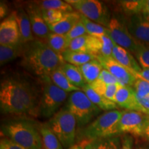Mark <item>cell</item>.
I'll return each instance as SVG.
<instances>
[{
	"label": "cell",
	"mask_w": 149,
	"mask_h": 149,
	"mask_svg": "<svg viewBox=\"0 0 149 149\" xmlns=\"http://www.w3.org/2000/svg\"><path fill=\"white\" fill-rule=\"evenodd\" d=\"M40 94L34 84L22 76H6L0 84V108L3 114L37 115Z\"/></svg>",
	"instance_id": "1"
},
{
	"label": "cell",
	"mask_w": 149,
	"mask_h": 149,
	"mask_svg": "<svg viewBox=\"0 0 149 149\" xmlns=\"http://www.w3.org/2000/svg\"><path fill=\"white\" fill-rule=\"evenodd\" d=\"M65 62L62 56L52 50L45 41L35 38L24 44L20 64L40 78L50 76Z\"/></svg>",
	"instance_id": "2"
},
{
	"label": "cell",
	"mask_w": 149,
	"mask_h": 149,
	"mask_svg": "<svg viewBox=\"0 0 149 149\" xmlns=\"http://www.w3.org/2000/svg\"><path fill=\"white\" fill-rule=\"evenodd\" d=\"M1 134L27 149H43L40 124L31 119L20 117L4 121Z\"/></svg>",
	"instance_id": "3"
},
{
	"label": "cell",
	"mask_w": 149,
	"mask_h": 149,
	"mask_svg": "<svg viewBox=\"0 0 149 149\" xmlns=\"http://www.w3.org/2000/svg\"><path fill=\"white\" fill-rule=\"evenodd\" d=\"M122 115L119 110L107 111L100 115L93 122L78 130L77 141H89L94 139L120 135L118 125Z\"/></svg>",
	"instance_id": "4"
},
{
	"label": "cell",
	"mask_w": 149,
	"mask_h": 149,
	"mask_svg": "<svg viewBox=\"0 0 149 149\" xmlns=\"http://www.w3.org/2000/svg\"><path fill=\"white\" fill-rule=\"evenodd\" d=\"M42 92L37 109V115L51 118L58 112L68 98V93L61 90L53 82L50 76L40 78Z\"/></svg>",
	"instance_id": "5"
},
{
	"label": "cell",
	"mask_w": 149,
	"mask_h": 149,
	"mask_svg": "<svg viewBox=\"0 0 149 149\" xmlns=\"http://www.w3.org/2000/svg\"><path fill=\"white\" fill-rule=\"evenodd\" d=\"M65 107L75 117L78 130L90 124L102 111L81 90L70 93Z\"/></svg>",
	"instance_id": "6"
},
{
	"label": "cell",
	"mask_w": 149,
	"mask_h": 149,
	"mask_svg": "<svg viewBox=\"0 0 149 149\" xmlns=\"http://www.w3.org/2000/svg\"><path fill=\"white\" fill-rule=\"evenodd\" d=\"M65 149L74 145L77 137V120L66 107L61 109L47 122Z\"/></svg>",
	"instance_id": "7"
},
{
	"label": "cell",
	"mask_w": 149,
	"mask_h": 149,
	"mask_svg": "<svg viewBox=\"0 0 149 149\" xmlns=\"http://www.w3.org/2000/svg\"><path fill=\"white\" fill-rule=\"evenodd\" d=\"M82 15L91 21L107 28L111 15L107 6L97 0H68L66 1Z\"/></svg>",
	"instance_id": "8"
},
{
	"label": "cell",
	"mask_w": 149,
	"mask_h": 149,
	"mask_svg": "<svg viewBox=\"0 0 149 149\" xmlns=\"http://www.w3.org/2000/svg\"><path fill=\"white\" fill-rule=\"evenodd\" d=\"M107 35L115 44L128 50L131 53H135L139 42L130 33L125 19L116 16L111 17V21L107 27Z\"/></svg>",
	"instance_id": "9"
},
{
	"label": "cell",
	"mask_w": 149,
	"mask_h": 149,
	"mask_svg": "<svg viewBox=\"0 0 149 149\" xmlns=\"http://www.w3.org/2000/svg\"><path fill=\"white\" fill-rule=\"evenodd\" d=\"M149 116L138 111H122V115L119 122V134H130L135 136H141L145 123Z\"/></svg>",
	"instance_id": "10"
},
{
	"label": "cell",
	"mask_w": 149,
	"mask_h": 149,
	"mask_svg": "<svg viewBox=\"0 0 149 149\" xmlns=\"http://www.w3.org/2000/svg\"><path fill=\"white\" fill-rule=\"evenodd\" d=\"M104 69L107 70L116 78L121 85L133 87L137 80V77L131 70L117 62L113 57L96 56Z\"/></svg>",
	"instance_id": "11"
},
{
	"label": "cell",
	"mask_w": 149,
	"mask_h": 149,
	"mask_svg": "<svg viewBox=\"0 0 149 149\" xmlns=\"http://www.w3.org/2000/svg\"><path fill=\"white\" fill-rule=\"evenodd\" d=\"M25 10L29 15L34 36L38 40L46 41L51 31L43 18L42 10L35 1H31L27 3Z\"/></svg>",
	"instance_id": "12"
},
{
	"label": "cell",
	"mask_w": 149,
	"mask_h": 149,
	"mask_svg": "<svg viewBox=\"0 0 149 149\" xmlns=\"http://www.w3.org/2000/svg\"><path fill=\"white\" fill-rule=\"evenodd\" d=\"M21 35L15 12L0 24V45H16L20 43Z\"/></svg>",
	"instance_id": "13"
},
{
	"label": "cell",
	"mask_w": 149,
	"mask_h": 149,
	"mask_svg": "<svg viewBox=\"0 0 149 149\" xmlns=\"http://www.w3.org/2000/svg\"><path fill=\"white\" fill-rule=\"evenodd\" d=\"M126 23L130 34L137 42L149 44V22L141 15L128 16Z\"/></svg>",
	"instance_id": "14"
},
{
	"label": "cell",
	"mask_w": 149,
	"mask_h": 149,
	"mask_svg": "<svg viewBox=\"0 0 149 149\" xmlns=\"http://www.w3.org/2000/svg\"><path fill=\"white\" fill-rule=\"evenodd\" d=\"M114 102L117 104V107L125 109L127 111L143 113V109L139 103L135 91L133 87L119 85L115 97Z\"/></svg>",
	"instance_id": "15"
},
{
	"label": "cell",
	"mask_w": 149,
	"mask_h": 149,
	"mask_svg": "<svg viewBox=\"0 0 149 149\" xmlns=\"http://www.w3.org/2000/svg\"><path fill=\"white\" fill-rule=\"evenodd\" d=\"M101 43L99 37L85 35L72 40L67 50L73 51L88 52L97 56L100 54Z\"/></svg>",
	"instance_id": "16"
},
{
	"label": "cell",
	"mask_w": 149,
	"mask_h": 149,
	"mask_svg": "<svg viewBox=\"0 0 149 149\" xmlns=\"http://www.w3.org/2000/svg\"><path fill=\"white\" fill-rule=\"evenodd\" d=\"M112 57L122 66L131 70L135 76L136 74L140 72L142 69L133 54L128 50L121 47L115 43L113 44Z\"/></svg>",
	"instance_id": "17"
},
{
	"label": "cell",
	"mask_w": 149,
	"mask_h": 149,
	"mask_svg": "<svg viewBox=\"0 0 149 149\" xmlns=\"http://www.w3.org/2000/svg\"><path fill=\"white\" fill-rule=\"evenodd\" d=\"M14 12L21 35L20 43L22 44H26L30 42H32L35 38L33 35L31 21L26 10L25 8H18L17 10Z\"/></svg>",
	"instance_id": "18"
},
{
	"label": "cell",
	"mask_w": 149,
	"mask_h": 149,
	"mask_svg": "<svg viewBox=\"0 0 149 149\" xmlns=\"http://www.w3.org/2000/svg\"><path fill=\"white\" fill-rule=\"evenodd\" d=\"M80 13L77 11L66 13L61 20L57 24L48 26L52 33L66 35L77 22L80 21Z\"/></svg>",
	"instance_id": "19"
},
{
	"label": "cell",
	"mask_w": 149,
	"mask_h": 149,
	"mask_svg": "<svg viewBox=\"0 0 149 149\" xmlns=\"http://www.w3.org/2000/svg\"><path fill=\"white\" fill-rule=\"evenodd\" d=\"M81 90L85 93L86 95L88 97L89 100L93 104H95L97 107L101 109L102 111H104L106 112L114 111V110H117V107H118L117 104L113 101L108 100L107 98L97 94L87 84Z\"/></svg>",
	"instance_id": "20"
},
{
	"label": "cell",
	"mask_w": 149,
	"mask_h": 149,
	"mask_svg": "<svg viewBox=\"0 0 149 149\" xmlns=\"http://www.w3.org/2000/svg\"><path fill=\"white\" fill-rule=\"evenodd\" d=\"M122 138L120 135L103 137L87 141L84 149H121Z\"/></svg>",
	"instance_id": "21"
},
{
	"label": "cell",
	"mask_w": 149,
	"mask_h": 149,
	"mask_svg": "<svg viewBox=\"0 0 149 149\" xmlns=\"http://www.w3.org/2000/svg\"><path fill=\"white\" fill-rule=\"evenodd\" d=\"M65 62L76 66H80L97 59L96 55L88 52L73 51L66 50L61 54Z\"/></svg>",
	"instance_id": "22"
},
{
	"label": "cell",
	"mask_w": 149,
	"mask_h": 149,
	"mask_svg": "<svg viewBox=\"0 0 149 149\" xmlns=\"http://www.w3.org/2000/svg\"><path fill=\"white\" fill-rule=\"evenodd\" d=\"M40 131L42 136L43 149H64L60 141L47 122L40 124Z\"/></svg>",
	"instance_id": "23"
},
{
	"label": "cell",
	"mask_w": 149,
	"mask_h": 149,
	"mask_svg": "<svg viewBox=\"0 0 149 149\" xmlns=\"http://www.w3.org/2000/svg\"><path fill=\"white\" fill-rule=\"evenodd\" d=\"M78 67L87 84L96 81L104 68L97 59Z\"/></svg>",
	"instance_id": "24"
},
{
	"label": "cell",
	"mask_w": 149,
	"mask_h": 149,
	"mask_svg": "<svg viewBox=\"0 0 149 149\" xmlns=\"http://www.w3.org/2000/svg\"><path fill=\"white\" fill-rule=\"evenodd\" d=\"M24 46L21 43L16 45H0V64L3 66L22 56Z\"/></svg>",
	"instance_id": "25"
},
{
	"label": "cell",
	"mask_w": 149,
	"mask_h": 149,
	"mask_svg": "<svg viewBox=\"0 0 149 149\" xmlns=\"http://www.w3.org/2000/svg\"><path fill=\"white\" fill-rule=\"evenodd\" d=\"M72 84L81 89L86 84L79 67L64 62L59 68Z\"/></svg>",
	"instance_id": "26"
},
{
	"label": "cell",
	"mask_w": 149,
	"mask_h": 149,
	"mask_svg": "<svg viewBox=\"0 0 149 149\" xmlns=\"http://www.w3.org/2000/svg\"><path fill=\"white\" fill-rule=\"evenodd\" d=\"M50 77L57 86H58L61 90L66 91L67 93H71L74 92V91L81 90L70 82L59 68L52 72L50 74Z\"/></svg>",
	"instance_id": "27"
},
{
	"label": "cell",
	"mask_w": 149,
	"mask_h": 149,
	"mask_svg": "<svg viewBox=\"0 0 149 149\" xmlns=\"http://www.w3.org/2000/svg\"><path fill=\"white\" fill-rule=\"evenodd\" d=\"M45 42L56 53L61 55L68 49V42L65 35L51 32Z\"/></svg>",
	"instance_id": "28"
},
{
	"label": "cell",
	"mask_w": 149,
	"mask_h": 149,
	"mask_svg": "<svg viewBox=\"0 0 149 149\" xmlns=\"http://www.w3.org/2000/svg\"><path fill=\"white\" fill-rule=\"evenodd\" d=\"M41 10H61L65 13L73 12L74 8L66 1L61 0H42V1H35Z\"/></svg>",
	"instance_id": "29"
},
{
	"label": "cell",
	"mask_w": 149,
	"mask_h": 149,
	"mask_svg": "<svg viewBox=\"0 0 149 149\" xmlns=\"http://www.w3.org/2000/svg\"><path fill=\"white\" fill-rule=\"evenodd\" d=\"M81 15V14H80ZM80 21L82 22L86 30L87 34L94 37H100L107 35V28L97 23L91 21L85 16L80 15Z\"/></svg>",
	"instance_id": "30"
},
{
	"label": "cell",
	"mask_w": 149,
	"mask_h": 149,
	"mask_svg": "<svg viewBox=\"0 0 149 149\" xmlns=\"http://www.w3.org/2000/svg\"><path fill=\"white\" fill-rule=\"evenodd\" d=\"M134 55L141 68L149 69V44L139 43Z\"/></svg>",
	"instance_id": "31"
},
{
	"label": "cell",
	"mask_w": 149,
	"mask_h": 149,
	"mask_svg": "<svg viewBox=\"0 0 149 149\" xmlns=\"http://www.w3.org/2000/svg\"><path fill=\"white\" fill-rule=\"evenodd\" d=\"M122 10L128 16L133 15H140L142 0L138 1H120Z\"/></svg>",
	"instance_id": "32"
},
{
	"label": "cell",
	"mask_w": 149,
	"mask_h": 149,
	"mask_svg": "<svg viewBox=\"0 0 149 149\" xmlns=\"http://www.w3.org/2000/svg\"><path fill=\"white\" fill-rule=\"evenodd\" d=\"M42 13L44 21L48 26L57 24L64 17L66 13L59 10H42Z\"/></svg>",
	"instance_id": "33"
},
{
	"label": "cell",
	"mask_w": 149,
	"mask_h": 149,
	"mask_svg": "<svg viewBox=\"0 0 149 149\" xmlns=\"http://www.w3.org/2000/svg\"><path fill=\"white\" fill-rule=\"evenodd\" d=\"M99 38H100V43H101V47H100L99 55L105 56V57H112L114 42L107 35L99 37Z\"/></svg>",
	"instance_id": "34"
},
{
	"label": "cell",
	"mask_w": 149,
	"mask_h": 149,
	"mask_svg": "<svg viewBox=\"0 0 149 149\" xmlns=\"http://www.w3.org/2000/svg\"><path fill=\"white\" fill-rule=\"evenodd\" d=\"M133 88L138 98L149 96V82L141 78H137Z\"/></svg>",
	"instance_id": "35"
},
{
	"label": "cell",
	"mask_w": 149,
	"mask_h": 149,
	"mask_svg": "<svg viewBox=\"0 0 149 149\" xmlns=\"http://www.w3.org/2000/svg\"><path fill=\"white\" fill-rule=\"evenodd\" d=\"M85 35H87L86 30V28L84 26L82 22L79 21L72 28L69 32L65 35V37H66V40L68 42V44H69V43L72 40Z\"/></svg>",
	"instance_id": "36"
},
{
	"label": "cell",
	"mask_w": 149,
	"mask_h": 149,
	"mask_svg": "<svg viewBox=\"0 0 149 149\" xmlns=\"http://www.w3.org/2000/svg\"><path fill=\"white\" fill-rule=\"evenodd\" d=\"M91 86V88L93 89V91H95L97 94L100 95L104 97L105 95L106 91H107V84L104 83V81H101L99 79H97L96 81H95L94 82H93L91 84H88Z\"/></svg>",
	"instance_id": "37"
},
{
	"label": "cell",
	"mask_w": 149,
	"mask_h": 149,
	"mask_svg": "<svg viewBox=\"0 0 149 149\" xmlns=\"http://www.w3.org/2000/svg\"><path fill=\"white\" fill-rule=\"evenodd\" d=\"M98 79L104 81V83L107 84H115L119 83L116 78L111 72L108 71L107 70L104 69V68H103V70H102Z\"/></svg>",
	"instance_id": "38"
},
{
	"label": "cell",
	"mask_w": 149,
	"mask_h": 149,
	"mask_svg": "<svg viewBox=\"0 0 149 149\" xmlns=\"http://www.w3.org/2000/svg\"><path fill=\"white\" fill-rule=\"evenodd\" d=\"M0 149H27L20 146L8 138L1 139L0 141Z\"/></svg>",
	"instance_id": "39"
},
{
	"label": "cell",
	"mask_w": 149,
	"mask_h": 149,
	"mask_svg": "<svg viewBox=\"0 0 149 149\" xmlns=\"http://www.w3.org/2000/svg\"><path fill=\"white\" fill-rule=\"evenodd\" d=\"M121 149H133V138L132 136L128 135L123 136Z\"/></svg>",
	"instance_id": "40"
},
{
	"label": "cell",
	"mask_w": 149,
	"mask_h": 149,
	"mask_svg": "<svg viewBox=\"0 0 149 149\" xmlns=\"http://www.w3.org/2000/svg\"><path fill=\"white\" fill-rule=\"evenodd\" d=\"M138 102L143 109V113L149 116V96L143 98H138Z\"/></svg>",
	"instance_id": "41"
},
{
	"label": "cell",
	"mask_w": 149,
	"mask_h": 149,
	"mask_svg": "<svg viewBox=\"0 0 149 149\" xmlns=\"http://www.w3.org/2000/svg\"><path fill=\"white\" fill-rule=\"evenodd\" d=\"M140 15L149 22V0H142Z\"/></svg>",
	"instance_id": "42"
},
{
	"label": "cell",
	"mask_w": 149,
	"mask_h": 149,
	"mask_svg": "<svg viewBox=\"0 0 149 149\" xmlns=\"http://www.w3.org/2000/svg\"><path fill=\"white\" fill-rule=\"evenodd\" d=\"M137 78H141L149 82V69L148 68H142L138 73L136 74Z\"/></svg>",
	"instance_id": "43"
},
{
	"label": "cell",
	"mask_w": 149,
	"mask_h": 149,
	"mask_svg": "<svg viewBox=\"0 0 149 149\" xmlns=\"http://www.w3.org/2000/svg\"><path fill=\"white\" fill-rule=\"evenodd\" d=\"M8 13V7L6 3L1 1L0 3V17L1 19L5 17Z\"/></svg>",
	"instance_id": "44"
},
{
	"label": "cell",
	"mask_w": 149,
	"mask_h": 149,
	"mask_svg": "<svg viewBox=\"0 0 149 149\" xmlns=\"http://www.w3.org/2000/svg\"><path fill=\"white\" fill-rule=\"evenodd\" d=\"M142 137H144V138H146L147 140L149 141V117L147 119L146 123H145Z\"/></svg>",
	"instance_id": "45"
},
{
	"label": "cell",
	"mask_w": 149,
	"mask_h": 149,
	"mask_svg": "<svg viewBox=\"0 0 149 149\" xmlns=\"http://www.w3.org/2000/svg\"><path fill=\"white\" fill-rule=\"evenodd\" d=\"M68 149H84V146H82L81 144H74V146L70 147V148Z\"/></svg>",
	"instance_id": "46"
},
{
	"label": "cell",
	"mask_w": 149,
	"mask_h": 149,
	"mask_svg": "<svg viewBox=\"0 0 149 149\" xmlns=\"http://www.w3.org/2000/svg\"><path fill=\"white\" fill-rule=\"evenodd\" d=\"M137 149H149V147H146V146H140Z\"/></svg>",
	"instance_id": "47"
}]
</instances>
